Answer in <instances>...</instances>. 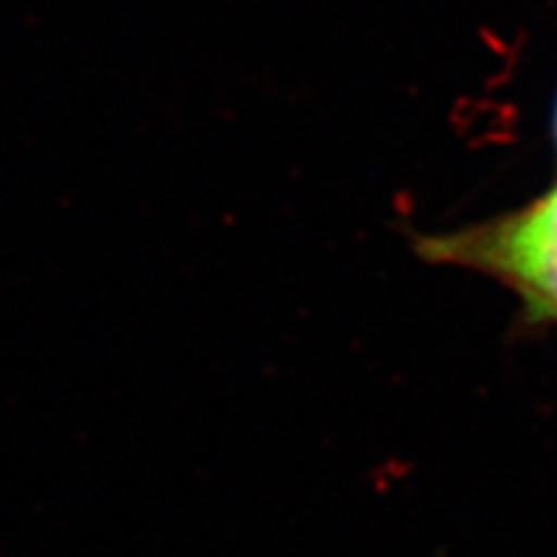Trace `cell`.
<instances>
[{"instance_id": "6da1fadb", "label": "cell", "mask_w": 557, "mask_h": 557, "mask_svg": "<svg viewBox=\"0 0 557 557\" xmlns=\"http://www.w3.org/2000/svg\"><path fill=\"white\" fill-rule=\"evenodd\" d=\"M413 250L431 267L475 271L511 292L521 329H557V178L493 218L416 235Z\"/></svg>"}, {"instance_id": "7a4b0ae2", "label": "cell", "mask_w": 557, "mask_h": 557, "mask_svg": "<svg viewBox=\"0 0 557 557\" xmlns=\"http://www.w3.org/2000/svg\"><path fill=\"white\" fill-rule=\"evenodd\" d=\"M549 132H553V148L557 156V96H555V107H553V122H549Z\"/></svg>"}]
</instances>
